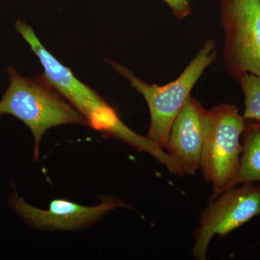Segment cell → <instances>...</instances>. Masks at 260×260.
I'll list each match as a JSON object with an SVG mask.
<instances>
[{
  "instance_id": "obj_4",
  "label": "cell",
  "mask_w": 260,
  "mask_h": 260,
  "mask_svg": "<svg viewBox=\"0 0 260 260\" xmlns=\"http://www.w3.org/2000/svg\"><path fill=\"white\" fill-rule=\"evenodd\" d=\"M247 120L235 105L222 104L207 111L200 167L212 183L214 197L237 186L243 146L241 137Z\"/></svg>"
},
{
  "instance_id": "obj_2",
  "label": "cell",
  "mask_w": 260,
  "mask_h": 260,
  "mask_svg": "<svg viewBox=\"0 0 260 260\" xmlns=\"http://www.w3.org/2000/svg\"><path fill=\"white\" fill-rule=\"evenodd\" d=\"M7 73L9 87L0 100V116L9 114L28 126L34 137L35 160L39 157L43 136L51 128L64 124L89 126L44 74L25 77L11 66Z\"/></svg>"
},
{
  "instance_id": "obj_8",
  "label": "cell",
  "mask_w": 260,
  "mask_h": 260,
  "mask_svg": "<svg viewBox=\"0 0 260 260\" xmlns=\"http://www.w3.org/2000/svg\"><path fill=\"white\" fill-rule=\"evenodd\" d=\"M206 112L190 95L173 123L166 148L184 174H194L200 167Z\"/></svg>"
},
{
  "instance_id": "obj_3",
  "label": "cell",
  "mask_w": 260,
  "mask_h": 260,
  "mask_svg": "<svg viewBox=\"0 0 260 260\" xmlns=\"http://www.w3.org/2000/svg\"><path fill=\"white\" fill-rule=\"evenodd\" d=\"M218 51L213 39H208L194 59L174 81L164 86L149 85L138 78L124 65L108 60L113 69L129 81L130 85L144 97L150 112V126L147 137L164 150L175 120L195 84L205 70L216 59Z\"/></svg>"
},
{
  "instance_id": "obj_6",
  "label": "cell",
  "mask_w": 260,
  "mask_h": 260,
  "mask_svg": "<svg viewBox=\"0 0 260 260\" xmlns=\"http://www.w3.org/2000/svg\"><path fill=\"white\" fill-rule=\"evenodd\" d=\"M230 188L210 202L202 213L200 226L194 234L192 255L207 259L214 236L226 235L256 216H260V185L241 184ZM217 196V197H218Z\"/></svg>"
},
{
  "instance_id": "obj_10",
  "label": "cell",
  "mask_w": 260,
  "mask_h": 260,
  "mask_svg": "<svg viewBox=\"0 0 260 260\" xmlns=\"http://www.w3.org/2000/svg\"><path fill=\"white\" fill-rule=\"evenodd\" d=\"M237 80L244 96L245 109L243 116L246 120L260 122V78L246 74Z\"/></svg>"
},
{
  "instance_id": "obj_1",
  "label": "cell",
  "mask_w": 260,
  "mask_h": 260,
  "mask_svg": "<svg viewBox=\"0 0 260 260\" xmlns=\"http://www.w3.org/2000/svg\"><path fill=\"white\" fill-rule=\"evenodd\" d=\"M15 29L37 55L46 78L84 116L90 127L104 136L124 142L140 151L146 152L174 174L180 172L177 162L164 150L154 144L148 137L137 134L121 120L115 109L93 88L80 81L72 70L43 45L31 26L22 20L15 21Z\"/></svg>"
},
{
  "instance_id": "obj_11",
  "label": "cell",
  "mask_w": 260,
  "mask_h": 260,
  "mask_svg": "<svg viewBox=\"0 0 260 260\" xmlns=\"http://www.w3.org/2000/svg\"><path fill=\"white\" fill-rule=\"evenodd\" d=\"M172 10L176 18L181 20L191 13V0H164Z\"/></svg>"
},
{
  "instance_id": "obj_9",
  "label": "cell",
  "mask_w": 260,
  "mask_h": 260,
  "mask_svg": "<svg viewBox=\"0 0 260 260\" xmlns=\"http://www.w3.org/2000/svg\"><path fill=\"white\" fill-rule=\"evenodd\" d=\"M243 150L237 186L260 185V124H246L243 133Z\"/></svg>"
},
{
  "instance_id": "obj_5",
  "label": "cell",
  "mask_w": 260,
  "mask_h": 260,
  "mask_svg": "<svg viewBox=\"0 0 260 260\" xmlns=\"http://www.w3.org/2000/svg\"><path fill=\"white\" fill-rule=\"evenodd\" d=\"M220 19L227 73L260 78V0H220Z\"/></svg>"
},
{
  "instance_id": "obj_7",
  "label": "cell",
  "mask_w": 260,
  "mask_h": 260,
  "mask_svg": "<svg viewBox=\"0 0 260 260\" xmlns=\"http://www.w3.org/2000/svg\"><path fill=\"white\" fill-rule=\"evenodd\" d=\"M10 207L23 221L42 231L74 232L91 226L104 215L119 208H126L122 200L114 197L103 198L95 206H84L64 199L51 202L47 210L28 204L18 194L10 196Z\"/></svg>"
}]
</instances>
